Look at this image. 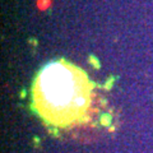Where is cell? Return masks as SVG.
<instances>
[{
    "label": "cell",
    "instance_id": "6da1fadb",
    "mask_svg": "<svg viewBox=\"0 0 153 153\" xmlns=\"http://www.w3.org/2000/svg\"><path fill=\"white\" fill-rule=\"evenodd\" d=\"M92 84L85 73L68 61H55L40 71L33 84L37 112L56 126L83 121L91 105Z\"/></svg>",
    "mask_w": 153,
    "mask_h": 153
}]
</instances>
